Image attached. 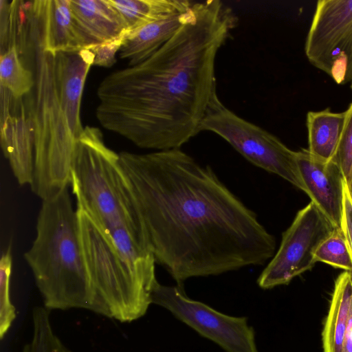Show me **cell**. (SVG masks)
Here are the masks:
<instances>
[{
	"mask_svg": "<svg viewBox=\"0 0 352 352\" xmlns=\"http://www.w3.org/2000/svg\"><path fill=\"white\" fill-rule=\"evenodd\" d=\"M119 156L155 263L178 286L263 265L274 255V236L210 166L180 148Z\"/></svg>",
	"mask_w": 352,
	"mask_h": 352,
	"instance_id": "6da1fadb",
	"label": "cell"
},
{
	"mask_svg": "<svg viewBox=\"0 0 352 352\" xmlns=\"http://www.w3.org/2000/svg\"><path fill=\"white\" fill-rule=\"evenodd\" d=\"M236 23L219 0L193 2L186 21L155 54L102 79L98 122L142 148H180L219 99L216 59Z\"/></svg>",
	"mask_w": 352,
	"mask_h": 352,
	"instance_id": "7a4b0ae2",
	"label": "cell"
},
{
	"mask_svg": "<svg viewBox=\"0 0 352 352\" xmlns=\"http://www.w3.org/2000/svg\"><path fill=\"white\" fill-rule=\"evenodd\" d=\"M24 257L47 309H85L101 315L67 188L43 201L36 238Z\"/></svg>",
	"mask_w": 352,
	"mask_h": 352,
	"instance_id": "3957f363",
	"label": "cell"
},
{
	"mask_svg": "<svg viewBox=\"0 0 352 352\" xmlns=\"http://www.w3.org/2000/svg\"><path fill=\"white\" fill-rule=\"evenodd\" d=\"M70 184L77 207L106 234L124 230L150 248L131 181L100 129L86 126L76 140Z\"/></svg>",
	"mask_w": 352,
	"mask_h": 352,
	"instance_id": "277c9868",
	"label": "cell"
},
{
	"mask_svg": "<svg viewBox=\"0 0 352 352\" xmlns=\"http://www.w3.org/2000/svg\"><path fill=\"white\" fill-rule=\"evenodd\" d=\"M34 52L33 98L28 109L34 146L32 191L43 201L52 198L71 184L76 139L74 136L58 96L54 56L42 48L36 30L29 34Z\"/></svg>",
	"mask_w": 352,
	"mask_h": 352,
	"instance_id": "5b68a950",
	"label": "cell"
},
{
	"mask_svg": "<svg viewBox=\"0 0 352 352\" xmlns=\"http://www.w3.org/2000/svg\"><path fill=\"white\" fill-rule=\"evenodd\" d=\"M79 233L92 289L101 315L121 322L144 316L154 287L133 270L107 235L82 209H76Z\"/></svg>",
	"mask_w": 352,
	"mask_h": 352,
	"instance_id": "8992f818",
	"label": "cell"
},
{
	"mask_svg": "<svg viewBox=\"0 0 352 352\" xmlns=\"http://www.w3.org/2000/svg\"><path fill=\"white\" fill-rule=\"evenodd\" d=\"M214 133L247 160L287 180L305 192L296 151L263 128L239 117L218 99L201 122L200 132Z\"/></svg>",
	"mask_w": 352,
	"mask_h": 352,
	"instance_id": "52a82bcc",
	"label": "cell"
},
{
	"mask_svg": "<svg viewBox=\"0 0 352 352\" xmlns=\"http://www.w3.org/2000/svg\"><path fill=\"white\" fill-rule=\"evenodd\" d=\"M305 52L337 84L352 83V0L317 2Z\"/></svg>",
	"mask_w": 352,
	"mask_h": 352,
	"instance_id": "ba28073f",
	"label": "cell"
},
{
	"mask_svg": "<svg viewBox=\"0 0 352 352\" xmlns=\"http://www.w3.org/2000/svg\"><path fill=\"white\" fill-rule=\"evenodd\" d=\"M151 301L168 310L226 352H258L254 329L248 324L246 318L228 316L190 299L183 287L157 282L152 292Z\"/></svg>",
	"mask_w": 352,
	"mask_h": 352,
	"instance_id": "9c48e42d",
	"label": "cell"
},
{
	"mask_svg": "<svg viewBox=\"0 0 352 352\" xmlns=\"http://www.w3.org/2000/svg\"><path fill=\"white\" fill-rule=\"evenodd\" d=\"M335 228L313 202L300 210L283 233L278 250L259 275L258 286L268 289L287 285L310 270L316 263V249Z\"/></svg>",
	"mask_w": 352,
	"mask_h": 352,
	"instance_id": "30bf717a",
	"label": "cell"
},
{
	"mask_svg": "<svg viewBox=\"0 0 352 352\" xmlns=\"http://www.w3.org/2000/svg\"><path fill=\"white\" fill-rule=\"evenodd\" d=\"M296 159L305 192L334 227L341 228L346 181L340 167L305 148L296 151Z\"/></svg>",
	"mask_w": 352,
	"mask_h": 352,
	"instance_id": "8fae6325",
	"label": "cell"
},
{
	"mask_svg": "<svg viewBox=\"0 0 352 352\" xmlns=\"http://www.w3.org/2000/svg\"><path fill=\"white\" fill-rule=\"evenodd\" d=\"M31 11L44 51L56 54L87 49L85 41L74 19L70 0L31 1Z\"/></svg>",
	"mask_w": 352,
	"mask_h": 352,
	"instance_id": "7c38bea8",
	"label": "cell"
},
{
	"mask_svg": "<svg viewBox=\"0 0 352 352\" xmlns=\"http://www.w3.org/2000/svg\"><path fill=\"white\" fill-rule=\"evenodd\" d=\"M95 55L85 49L77 52H60L54 56V76L59 101L69 128L77 138L84 127L80 104L85 80Z\"/></svg>",
	"mask_w": 352,
	"mask_h": 352,
	"instance_id": "4fadbf2b",
	"label": "cell"
},
{
	"mask_svg": "<svg viewBox=\"0 0 352 352\" xmlns=\"http://www.w3.org/2000/svg\"><path fill=\"white\" fill-rule=\"evenodd\" d=\"M70 7L87 49L123 38L127 34L123 19L109 0H70Z\"/></svg>",
	"mask_w": 352,
	"mask_h": 352,
	"instance_id": "5bb4252c",
	"label": "cell"
},
{
	"mask_svg": "<svg viewBox=\"0 0 352 352\" xmlns=\"http://www.w3.org/2000/svg\"><path fill=\"white\" fill-rule=\"evenodd\" d=\"M1 143L3 155L20 185L32 184L34 146L28 111L21 105L18 115L1 117Z\"/></svg>",
	"mask_w": 352,
	"mask_h": 352,
	"instance_id": "9a60e30c",
	"label": "cell"
},
{
	"mask_svg": "<svg viewBox=\"0 0 352 352\" xmlns=\"http://www.w3.org/2000/svg\"><path fill=\"white\" fill-rule=\"evenodd\" d=\"M192 6L186 10L162 16L126 34L118 53L120 58L126 59L129 66L146 60L167 43L186 21Z\"/></svg>",
	"mask_w": 352,
	"mask_h": 352,
	"instance_id": "2e32d148",
	"label": "cell"
},
{
	"mask_svg": "<svg viewBox=\"0 0 352 352\" xmlns=\"http://www.w3.org/2000/svg\"><path fill=\"white\" fill-rule=\"evenodd\" d=\"M352 307V273L344 271L336 278L322 333L324 352H342Z\"/></svg>",
	"mask_w": 352,
	"mask_h": 352,
	"instance_id": "e0dca14e",
	"label": "cell"
},
{
	"mask_svg": "<svg viewBox=\"0 0 352 352\" xmlns=\"http://www.w3.org/2000/svg\"><path fill=\"white\" fill-rule=\"evenodd\" d=\"M346 111L333 113L327 109L307 115L308 151L325 162L334 157L344 129Z\"/></svg>",
	"mask_w": 352,
	"mask_h": 352,
	"instance_id": "ac0fdd59",
	"label": "cell"
},
{
	"mask_svg": "<svg viewBox=\"0 0 352 352\" xmlns=\"http://www.w3.org/2000/svg\"><path fill=\"white\" fill-rule=\"evenodd\" d=\"M123 19L127 34L166 15L188 9L186 0H109Z\"/></svg>",
	"mask_w": 352,
	"mask_h": 352,
	"instance_id": "d6986e66",
	"label": "cell"
},
{
	"mask_svg": "<svg viewBox=\"0 0 352 352\" xmlns=\"http://www.w3.org/2000/svg\"><path fill=\"white\" fill-rule=\"evenodd\" d=\"M1 86L19 100L29 94L35 85L34 72L25 67L15 45L9 46L0 56Z\"/></svg>",
	"mask_w": 352,
	"mask_h": 352,
	"instance_id": "ffe728a7",
	"label": "cell"
},
{
	"mask_svg": "<svg viewBox=\"0 0 352 352\" xmlns=\"http://www.w3.org/2000/svg\"><path fill=\"white\" fill-rule=\"evenodd\" d=\"M50 311L37 306L32 311L33 334L22 352H72L54 333L50 321Z\"/></svg>",
	"mask_w": 352,
	"mask_h": 352,
	"instance_id": "44dd1931",
	"label": "cell"
},
{
	"mask_svg": "<svg viewBox=\"0 0 352 352\" xmlns=\"http://www.w3.org/2000/svg\"><path fill=\"white\" fill-rule=\"evenodd\" d=\"M316 262L352 272V261L345 236L341 228H335L323 240L314 254Z\"/></svg>",
	"mask_w": 352,
	"mask_h": 352,
	"instance_id": "7402d4cb",
	"label": "cell"
},
{
	"mask_svg": "<svg viewBox=\"0 0 352 352\" xmlns=\"http://www.w3.org/2000/svg\"><path fill=\"white\" fill-rule=\"evenodd\" d=\"M12 254L10 245L0 261V339L2 340L14 321L16 314L10 298Z\"/></svg>",
	"mask_w": 352,
	"mask_h": 352,
	"instance_id": "603a6c76",
	"label": "cell"
},
{
	"mask_svg": "<svg viewBox=\"0 0 352 352\" xmlns=\"http://www.w3.org/2000/svg\"><path fill=\"white\" fill-rule=\"evenodd\" d=\"M332 161L340 167L348 184L352 175V102L346 110L344 129Z\"/></svg>",
	"mask_w": 352,
	"mask_h": 352,
	"instance_id": "cb8c5ba5",
	"label": "cell"
},
{
	"mask_svg": "<svg viewBox=\"0 0 352 352\" xmlns=\"http://www.w3.org/2000/svg\"><path fill=\"white\" fill-rule=\"evenodd\" d=\"M124 38L91 49L95 55L94 65L105 67H111L116 62V54L119 53Z\"/></svg>",
	"mask_w": 352,
	"mask_h": 352,
	"instance_id": "d4e9b609",
	"label": "cell"
},
{
	"mask_svg": "<svg viewBox=\"0 0 352 352\" xmlns=\"http://www.w3.org/2000/svg\"><path fill=\"white\" fill-rule=\"evenodd\" d=\"M341 228L345 236L352 261V203L349 197L346 182L344 188V208Z\"/></svg>",
	"mask_w": 352,
	"mask_h": 352,
	"instance_id": "484cf974",
	"label": "cell"
},
{
	"mask_svg": "<svg viewBox=\"0 0 352 352\" xmlns=\"http://www.w3.org/2000/svg\"><path fill=\"white\" fill-rule=\"evenodd\" d=\"M346 186H347L349 197H350L351 203H352V175H351L350 182L348 184H346Z\"/></svg>",
	"mask_w": 352,
	"mask_h": 352,
	"instance_id": "4316f807",
	"label": "cell"
},
{
	"mask_svg": "<svg viewBox=\"0 0 352 352\" xmlns=\"http://www.w3.org/2000/svg\"><path fill=\"white\" fill-rule=\"evenodd\" d=\"M351 89H352V83H351Z\"/></svg>",
	"mask_w": 352,
	"mask_h": 352,
	"instance_id": "83f0119b",
	"label": "cell"
}]
</instances>
